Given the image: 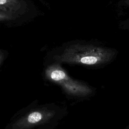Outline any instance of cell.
Wrapping results in <instances>:
<instances>
[{
	"instance_id": "obj_1",
	"label": "cell",
	"mask_w": 129,
	"mask_h": 129,
	"mask_svg": "<svg viewBox=\"0 0 129 129\" xmlns=\"http://www.w3.org/2000/svg\"><path fill=\"white\" fill-rule=\"evenodd\" d=\"M67 112L66 107L54 103H32L18 111L5 129H55Z\"/></svg>"
},
{
	"instance_id": "obj_2",
	"label": "cell",
	"mask_w": 129,
	"mask_h": 129,
	"mask_svg": "<svg viewBox=\"0 0 129 129\" xmlns=\"http://www.w3.org/2000/svg\"><path fill=\"white\" fill-rule=\"evenodd\" d=\"M115 55L112 49L89 44H75L54 55L53 61L60 63L97 66L111 61Z\"/></svg>"
},
{
	"instance_id": "obj_5",
	"label": "cell",
	"mask_w": 129,
	"mask_h": 129,
	"mask_svg": "<svg viewBox=\"0 0 129 129\" xmlns=\"http://www.w3.org/2000/svg\"><path fill=\"white\" fill-rule=\"evenodd\" d=\"M7 18H8V16L7 15H6L5 14H2L0 13V20L5 19H6Z\"/></svg>"
},
{
	"instance_id": "obj_3",
	"label": "cell",
	"mask_w": 129,
	"mask_h": 129,
	"mask_svg": "<svg viewBox=\"0 0 129 129\" xmlns=\"http://www.w3.org/2000/svg\"><path fill=\"white\" fill-rule=\"evenodd\" d=\"M46 79L59 86L67 96L84 97L90 95L93 89L87 84L71 78L60 64L52 62L44 70Z\"/></svg>"
},
{
	"instance_id": "obj_4",
	"label": "cell",
	"mask_w": 129,
	"mask_h": 129,
	"mask_svg": "<svg viewBox=\"0 0 129 129\" xmlns=\"http://www.w3.org/2000/svg\"><path fill=\"white\" fill-rule=\"evenodd\" d=\"M6 55L5 53L1 50H0V69L2 68L4 62L6 59Z\"/></svg>"
}]
</instances>
